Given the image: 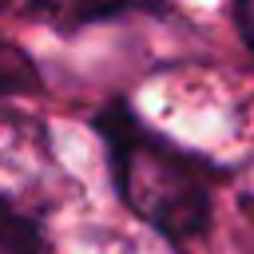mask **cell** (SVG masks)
Segmentation results:
<instances>
[{
    "label": "cell",
    "mask_w": 254,
    "mask_h": 254,
    "mask_svg": "<svg viewBox=\"0 0 254 254\" xmlns=\"http://www.w3.org/2000/svg\"><path fill=\"white\" fill-rule=\"evenodd\" d=\"M99 131L123 202L171 242L198 238L210 222V202H214L210 167L179 151L175 143L159 139L123 107H107L99 115Z\"/></svg>",
    "instance_id": "6da1fadb"
},
{
    "label": "cell",
    "mask_w": 254,
    "mask_h": 254,
    "mask_svg": "<svg viewBox=\"0 0 254 254\" xmlns=\"http://www.w3.org/2000/svg\"><path fill=\"white\" fill-rule=\"evenodd\" d=\"M44 16L64 20V24H95L107 16H123V12H139V8H159L167 0H32Z\"/></svg>",
    "instance_id": "7a4b0ae2"
},
{
    "label": "cell",
    "mask_w": 254,
    "mask_h": 254,
    "mask_svg": "<svg viewBox=\"0 0 254 254\" xmlns=\"http://www.w3.org/2000/svg\"><path fill=\"white\" fill-rule=\"evenodd\" d=\"M44 238L32 214H24L12 198H0V254H40Z\"/></svg>",
    "instance_id": "3957f363"
},
{
    "label": "cell",
    "mask_w": 254,
    "mask_h": 254,
    "mask_svg": "<svg viewBox=\"0 0 254 254\" xmlns=\"http://www.w3.org/2000/svg\"><path fill=\"white\" fill-rule=\"evenodd\" d=\"M28 87H36V67H32V60H28L16 44H8V40L0 36V99H4V95H16V91H28Z\"/></svg>",
    "instance_id": "277c9868"
},
{
    "label": "cell",
    "mask_w": 254,
    "mask_h": 254,
    "mask_svg": "<svg viewBox=\"0 0 254 254\" xmlns=\"http://www.w3.org/2000/svg\"><path fill=\"white\" fill-rule=\"evenodd\" d=\"M234 16H238V32H242V40H246L250 52H254V0H234Z\"/></svg>",
    "instance_id": "5b68a950"
},
{
    "label": "cell",
    "mask_w": 254,
    "mask_h": 254,
    "mask_svg": "<svg viewBox=\"0 0 254 254\" xmlns=\"http://www.w3.org/2000/svg\"><path fill=\"white\" fill-rule=\"evenodd\" d=\"M0 4H8V0H0Z\"/></svg>",
    "instance_id": "8992f818"
}]
</instances>
